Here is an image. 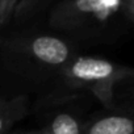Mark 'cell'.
<instances>
[{
	"label": "cell",
	"mask_w": 134,
	"mask_h": 134,
	"mask_svg": "<svg viewBox=\"0 0 134 134\" xmlns=\"http://www.w3.org/2000/svg\"><path fill=\"white\" fill-rule=\"evenodd\" d=\"M134 122L130 113L112 109L83 124L82 134H133Z\"/></svg>",
	"instance_id": "4"
},
{
	"label": "cell",
	"mask_w": 134,
	"mask_h": 134,
	"mask_svg": "<svg viewBox=\"0 0 134 134\" xmlns=\"http://www.w3.org/2000/svg\"><path fill=\"white\" fill-rule=\"evenodd\" d=\"M13 134H41V130L37 129V130H30V131H16Z\"/></svg>",
	"instance_id": "9"
},
{
	"label": "cell",
	"mask_w": 134,
	"mask_h": 134,
	"mask_svg": "<svg viewBox=\"0 0 134 134\" xmlns=\"http://www.w3.org/2000/svg\"><path fill=\"white\" fill-rule=\"evenodd\" d=\"M134 75L133 69L105 58L76 54L53 82L38 95V105L53 107L69 101L80 92L96 97L108 110L114 109V91Z\"/></svg>",
	"instance_id": "2"
},
{
	"label": "cell",
	"mask_w": 134,
	"mask_h": 134,
	"mask_svg": "<svg viewBox=\"0 0 134 134\" xmlns=\"http://www.w3.org/2000/svg\"><path fill=\"white\" fill-rule=\"evenodd\" d=\"M54 2L55 0H20L15 8L12 20L16 23H25L45 11Z\"/></svg>",
	"instance_id": "7"
},
{
	"label": "cell",
	"mask_w": 134,
	"mask_h": 134,
	"mask_svg": "<svg viewBox=\"0 0 134 134\" xmlns=\"http://www.w3.org/2000/svg\"><path fill=\"white\" fill-rule=\"evenodd\" d=\"M12 134H13V133H12Z\"/></svg>",
	"instance_id": "11"
},
{
	"label": "cell",
	"mask_w": 134,
	"mask_h": 134,
	"mask_svg": "<svg viewBox=\"0 0 134 134\" xmlns=\"http://www.w3.org/2000/svg\"><path fill=\"white\" fill-rule=\"evenodd\" d=\"M2 30H3V28H2V9H0V40H2V37H3Z\"/></svg>",
	"instance_id": "10"
},
{
	"label": "cell",
	"mask_w": 134,
	"mask_h": 134,
	"mask_svg": "<svg viewBox=\"0 0 134 134\" xmlns=\"http://www.w3.org/2000/svg\"><path fill=\"white\" fill-rule=\"evenodd\" d=\"M47 24L76 40L114 38L134 24V0H58Z\"/></svg>",
	"instance_id": "3"
},
{
	"label": "cell",
	"mask_w": 134,
	"mask_h": 134,
	"mask_svg": "<svg viewBox=\"0 0 134 134\" xmlns=\"http://www.w3.org/2000/svg\"><path fill=\"white\" fill-rule=\"evenodd\" d=\"M43 127L49 134H82L83 122L74 113L58 112L43 125Z\"/></svg>",
	"instance_id": "6"
},
{
	"label": "cell",
	"mask_w": 134,
	"mask_h": 134,
	"mask_svg": "<svg viewBox=\"0 0 134 134\" xmlns=\"http://www.w3.org/2000/svg\"><path fill=\"white\" fill-rule=\"evenodd\" d=\"M76 46L64 37L46 33H20L0 40V78L13 88L47 87L76 55Z\"/></svg>",
	"instance_id": "1"
},
{
	"label": "cell",
	"mask_w": 134,
	"mask_h": 134,
	"mask_svg": "<svg viewBox=\"0 0 134 134\" xmlns=\"http://www.w3.org/2000/svg\"><path fill=\"white\" fill-rule=\"evenodd\" d=\"M20 0H0V9H2V28L9 25L13 17L15 8Z\"/></svg>",
	"instance_id": "8"
},
{
	"label": "cell",
	"mask_w": 134,
	"mask_h": 134,
	"mask_svg": "<svg viewBox=\"0 0 134 134\" xmlns=\"http://www.w3.org/2000/svg\"><path fill=\"white\" fill-rule=\"evenodd\" d=\"M28 95H15L9 99L0 97V134H11V129L28 114Z\"/></svg>",
	"instance_id": "5"
}]
</instances>
